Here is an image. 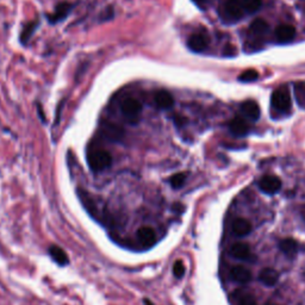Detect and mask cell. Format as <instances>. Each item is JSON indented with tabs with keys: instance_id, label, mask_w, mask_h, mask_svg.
<instances>
[{
	"instance_id": "6da1fadb",
	"label": "cell",
	"mask_w": 305,
	"mask_h": 305,
	"mask_svg": "<svg viewBox=\"0 0 305 305\" xmlns=\"http://www.w3.org/2000/svg\"><path fill=\"white\" fill-rule=\"evenodd\" d=\"M87 164L91 171L95 172V173L103 172L112 165V157L110 152L104 150V149H95V150L88 152Z\"/></svg>"
},
{
	"instance_id": "7a4b0ae2",
	"label": "cell",
	"mask_w": 305,
	"mask_h": 305,
	"mask_svg": "<svg viewBox=\"0 0 305 305\" xmlns=\"http://www.w3.org/2000/svg\"><path fill=\"white\" fill-rule=\"evenodd\" d=\"M272 105L274 109H277L280 112L290 111L292 106V100H291V93L287 86H280L272 93Z\"/></svg>"
},
{
	"instance_id": "3957f363",
	"label": "cell",
	"mask_w": 305,
	"mask_h": 305,
	"mask_svg": "<svg viewBox=\"0 0 305 305\" xmlns=\"http://www.w3.org/2000/svg\"><path fill=\"white\" fill-rule=\"evenodd\" d=\"M122 114L124 115V117L129 123L136 124L140 121V115L142 112V104L140 100L135 98H127L124 99L123 103L121 105Z\"/></svg>"
},
{
	"instance_id": "277c9868",
	"label": "cell",
	"mask_w": 305,
	"mask_h": 305,
	"mask_svg": "<svg viewBox=\"0 0 305 305\" xmlns=\"http://www.w3.org/2000/svg\"><path fill=\"white\" fill-rule=\"evenodd\" d=\"M223 15L229 21H238L244 16V10L241 0H228L223 6Z\"/></svg>"
},
{
	"instance_id": "5b68a950",
	"label": "cell",
	"mask_w": 305,
	"mask_h": 305,
	"mask_svg": "<svg viewBox=\"0 0 305 305\" xmlns=\"http://www.w3.org/2000/svg\"><path fill=\"white\" fill-rule=\"evenodd\" d=\"M259 188L267 194H274L280 191L281 180L277 175H265L259 181Z\"/></svg>"
},
{
	"instance_id": "8992f818",
	"label": "cell",
	"mask_w": 305,
	"mask_h": 305,
	"mask_svg": "<svg viewBox=\"0 0 305 305\" xmlns=\"http://www.w3.org/2000/svg\"><path fill=\"white\" fill-rule=\"evenodd\" d=\"M187 45H188V48H190L191 50L194 53L204 52L209 45L208 36L205 34H200V32L193 34L190 38H188Z\"/></svg>"
},
{
	"instance_id": "52a82bcc",
	"label": "cell",
	"mask_w": 305,
	"mask_h": 305,
	"mask_svg": "<svg viewBox=\"0 0 305 305\" xmlns=\"http://www.w3.org/2000/svg\"><path fill=\"white\" fill-rule=\"evenodd\" d=\"M101 132L108 140L119 141L123 138L124 130L114 123H104L101 127Z\"/></svg>"
},
{
	"instance_id": "ba28073f",
	"label": "cell",
	"mask_w": 305,
	"mask_h": 305,
	"mask_svg": "<svg viewBox=\"0 0 305 305\" xmlns=\"http://www.w3.org/2000/svg\"><path fill=\"white\" fill-rule=\"evenodd\" d=\"M276 37L280 43H288L296 37V29L290 24H281L276 30Z\"/></svg>"
},
{
	"instance_id": "9c48e42d",
	"label": "cell",
	"mask_w": 305,
	"mask_h": 305,
	"mask_svg": "<svg viewBox=\"0 0 305 305\" xmlns=\"http://www.w3.org/2000/svg\"><path fill=\"white\" fill-rule=\"evenodd\" d=\"M137 238L144 247H150L157 242V234L150 227H141L137 230Z\"/></svg>"
},
{
	"instance_id": "30bf717a",
	"label": "cell",
	"mask_w": 305,
	"mask_h": 305,
	"mask_svg": "<svg viewBox=\"0 0 305 305\" xmlns=\"http://www.w3.org/2000/svg\"><path fill=\"white\" fill-rule=\"evenodd\" d=\"M230 276L233 278V280H235L238 284H247L251 280L250 270H248V268L244 266H241V265L231 268Z\"/></svg>"
},
{
	"instance_id": "8fae6325",
	"label": "cell",
	"mask_w": 305,
	"mask_h": 305,
	"mask_svg": "<svg viewBox=\"0 0 305 305\" xmlns=\"http://www.w3.org/2000/svg\"><path fill=\"white\" fill-rule=\"evenodd\" d=\"M72 10V5L69 4V3H62V4H59L56 6L55 11L52 13V15H49V22L52 23V24H56L58 22L64 21V19L67 17L69 11Z\"/></svg>"
},
{
	"instance_id": "7c38bea8",
	"label": "cell",
	"mask_w": 305,
	"mask_h": 305,
	"mask_svg": "<svg viewBox=\"0 0 305 305\" xmlns=\"http://www.w3.org/2000/svg\"><path fill=\"white\" fill-rule=\"evenodd\" d=\"M231 229H233L234 235H236L238 237H243L251 231V224L246 218H236L233 222Z\"/></svg>"
},
{
	"instance_id": "4fadbf2b",
	"label": "cell",
	"mask_w": 305,
	"mask_h": 305,
	"mask_svg": "<svg viewBox=\"0 0 305 305\" xmlns=\"http://www.w3.org/2000/svg\"><path fill=\"white\" fill-rule=\"evenodd\" d=\"M241 110L250 121H258L260 118V108H259L258 103L254 100H246L242 103Z\"/></svg>"
},
{
	"instance_id": "5bb4252c",
	"label": "cell",
	"mask_w": 305,
	"mask_h": 305,
	"mask_svg": "<svg viewBox=\"0 0 305 305\" xmlns=\"http://www.w3.org/2000/svg\"><path fill=\"white\" fill-rule=\"evenodd\" d=\"M230 254L238 260H248L251 257L250 247L243 242H238V243L233 244V247L230 248Z\"/></svg>"
},
{
	"instance_id": "9a60e30c",
	"label": "cell",
	"mask_w": 305,
	"mask_h": 305,
	"mask_svg": "<svg viewBox=\"0 0 305 305\" xmlns=\"http://www.w3.org/2000/svg\"><path fill=\"white\" fill-rule=\"evenodd\" d=\"M229 129H230V131L235 136H244L249 131V127H248L247 122L241 117H234L231 119L230 124H229Z\"/></svg>"
},
{
	"instance_id": "2e32d148",
	"label": "cell",
	"mask_w": 305,
	"mask_h": 305,
	"mask_svg": "<svg viewBox=\"0 0 305 305\" xmlns=\"http://www.w3.org/2000/svg\"><path fill=\"white\" fill-rule=\"evenodd\" d=\"M155 103L160 109H164V110H168L171 109L172 106L174 105V98L170 92L167 91H159L157 94H155Z\"/></svg>"
},
{
	"instance_id": "e0dca14e",
	"label": "cell",
	"mask_w": 305,
	"mask_h": 305,
	"mask_svg": "<svg viewBox=\"0 0 305 305\" xmlns=\"http://www.w3.org/2000/svg\"><path fill=\"white\" fill-rule=\"evenodd\" d=\"M259 279L266 286H274L278 283V279H279V274L273 268H265V270L261 271Z\"/></svg>"
},
{
	"instance_id": "ac0fdd59",
	"label": "cell",
	"mask_w": 305,
	"mask_h": 305,
	"mask_svg": "<svg viewBox=\"0 0 305 305\" xmlns=\"http://www.w3.org/2000/svg\"><path fill=\"white\" fill-rule=\"evenodd\" d=\"M49 254H50L53 260L56 264L61 265V266H65V265L68 264V255L61 247L53 244V246L49 247Z\"/></svg>"
},
{
	"instance_id": "d6986e66",
	"label": "cell",
	"mask_w": 305,
	"mask_h": 305,
	"mask_svg": "<svg viewBox=\"0 0 305 305\" xmlns=\"http://www.w3.org/2000/svg\"><path fill=\"white\" fill-rule=\"evenodd\" d=\"M279 247H280L281 251L290 258L294 257L298 251L297 242L292 240V238H285V240H283L279 243Z\"/></svg>"
},
{
	"instance_id": "ffe728a7",
	"label": "cell",
	"mask_w": 305,
	"mask_h": 305,
	"mask_svg": "<svg viewBox=\"0 0 305 305\" xmlns=\"http://www.w3.org/2000/svg\"><path fill=\"white\" fill-rule=\"evenodd\" d=\"M267 30H268V23L261 18H258L251 22L249 28L250 34L254 36H263Z\"/></svg>"
},
{
	"instance_id": "44dd1931",
	"label": "cell",
	"mask_w": 305,
	"mask_h": 305,
	"mask_svg": "<svg viewBox=\"0 0 305 305\" xmlns=\"http://www.w3.org/2000/svg\"><path fill=\"white\" fill-rule=\"evenodd\" d=\"M293 91L298 106L305 110V82L304 81L296 82V84H294Z\"/></svg>"
},
{
	"instance_id": "7402d4cb",
	"label": "cell",
	"mask_w": 305,
	"mask_h": 305,
	"mask_svg": "<svg viewBox=\"0 0 305 305\" xmlns=\"http://www.w3.org/2000/svg\"><path fill=\"white\" fill-rule=\"evenodd\" d=\"M37 26H38V21H35V22L28 23V24L23 28L22 32H21V42L23 43V44H26V42L29 41L30 37L32 36V34L36 31Z\"/></svg>"
},
{
	"instance_id": "603a6c76",
	"label": "cell",
	"mask_w": 305,
	"mask_h": 305,
	"mask_svg": "<svg viewBox=\"0 0 305 305\" xmlns=\"http://www.w3.org/2000/svg\"><path fill=\"white\" fill-rule=\"evenodd\" d=\"M235 299H236L237 305H257L254 297L250 296L249 293L242 292V291H236L234 293Z\"/></svg>"
},
{
	"instance_id": "cb8c5ba5",
	"label": "cell",
	"mask_w": 305,
	"mask_h": 305,
	"mask_svg": "<svg viewBox=\"0 0 305 305\" xmlns=\"http://www.w3.org/2000/svg\"><path fill=\"white\" fill-rule=\"evenodd\" d=\"M241 3L244 12L249 13V15L258 12L261 9V5H263L261 0H241Z\"/></svg>"
},
{
	"instance_id": "d4e9b609",
	"label": "cell",
	"mask_w": 305,
	"mask_h": 305,
	"mask_svg": "<svg viewBox=\"0 0 305 305\" xmlns=\"http://www.w3.org/2000/svg\"><path fill=\"white\" fill-rule=\"evenodd\" d=\"M259 78V73L254 69H248V71H244L243 73H241L238 75V80L242 82H251L255 81Z\"/></svg>"
},
{
	"instance_id": "484cf974",
	"label": "cell",
	"mask_w": 305,
	"mask_h": 305,
	"mask_svg": "<svg viewBox=\"0 0 305 305\" xmlns=\"http://www.w3.org/2000/svg\"><path fill=\"white\" fill-rule=\"evenodd\" d=\"M185 181H186V174L185 173H177L174 175H172V178L170 179V184L172 185L173 188H180L184 186Z\"/></svg>"
},
{
	"instance_id": "4316f807",
	"label": "cell",
	"mask_w": 305,
	"mask_h": 305,
	"mask_svg": "<svg viewBox=\"0 0 305 305\" xmlns=\"http://www.w3.org/2000/svg\"><path fill=\"white\" fill-rule=\"evenodd\" d=\"M173 274H174V277H177V278L184 277L185 266H184V264H182V261H180V260L175 261L173 265Z\"/></svg>"
},
{
	"instance_id": "83f0119b",
	"label": "cell",
	"mask_w": 305,
	"mask_h": 305,
	"mask_svg": "<svg viewBox=\"0 0 305 305\" xmlns=\"http://www.w3.org/2000/svg\"><path fill=\"white\" fill-rule=\"evenodd\" d=\"M235 54H236V48H235L234 45H231L230 43L225 45V48H224V55L225 56H234Z\"/></svg>"
},
{
	"instance_id": "f1b7e54d",
	"label": "cell",
	"mask_w": 305,
	"mask_h": 305,
	"mask_svg": "<svg viewBox=\"0 0 305 305\" xmlns=\"http://www.w3.org/2000/svg\"><path fill=\"white\" fill-rule=\"evenodd\" d=\"M193 3L200 9H205V5H207V0H193Z\"/></svg>"
},
{
	"instance_id": "f546056e",
	"label": "cell",
	"mask_w": 305,
	"mask_h": 305,
	"mask_svg": "<svg viewBox=\"0 0 305 305\" xmlns=\"http://www.w3.org/2000/svg\"><path fill=\"white\" fill-rule=\"evenodd\" d=\"M175 122L180 125V124H184L186 121H185V118L181 117V116H175Z\"/></svg>"
},
{
	"instance_id": "4dcf8cb0",
	"label": "cell",
	"mask_w": 305,
	"mask_h": 305,
	"mask_svg": "<svg viewBox=\"0 0 305 305\" xmlns=\"http://www.w3.org/2000/svg\"><path fill=\"white\" fill-rule=\"evenodd\" d=\"M144 304H145V305H154V304L151 303L150 300H148V299H144Z\"/></svg>"
},
{
	"instance_id": "1f68e13d",
	"label": "cell",
	"mask_w": 305,
	"mask_h": 305,
	"mask_svg": "<svg viewBox=\"0 0 305 305\" xmlns=\"http://www.w3.org/2000/svg\"><path fill=\"white\" fill-rule=\"evenodd\" d=\"M267 305H276V304H267Z\"/></svg>"
}]
</instances>
